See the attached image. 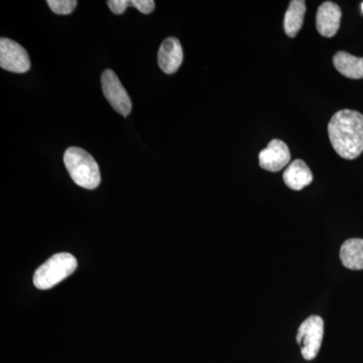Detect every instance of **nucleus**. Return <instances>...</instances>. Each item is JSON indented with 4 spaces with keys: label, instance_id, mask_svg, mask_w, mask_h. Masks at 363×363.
<instances>
[{
    "label": "nucleus",
    "instance_id": "ddd939ff",
    "mask_svg": "<svg viewBox=\"0 0 363 363\" xmlns=\"http://www.w3.org/2000/svg\"><path fill=\"white\" fill-rule=\"evenodd\" d=\"M306 13V2L303 0H292L289 9H286L284 28L286 35L295 38L302 28Z\"/></svg>",
    "mask_w": 363,
    "mask_h": 363
},
{
    "label": "nucleus",
    "instance_id": "7ed1b4c3",
    "mask_svg": "<svg viewBox=\"0 0 363 363\" xmlns=\"http://www.w3.org/2000/svg\"><path fill=\"white\" fill-rule=\"evenodd\" d=\"M77 267V259L70 253H57L35 271L33 285L39 290H49L71 276Z\"/></svg>",
    "mask_w": 363,
    "mask_h": 363
},
{
    "label": "nucleus",
    "instance_id": "20e7f679",
    "mask_svg": "<svg viewBox=\"0 0 363 363\" xmlns=\"http://www.w3.org/2000/svg\"><path fill=\"white\" fill-rule=\"evenodd\" d=\"M324 335L323 319L319 316L307 318L298 328L297 342L301 347V353L304 359H315L320 348Z\"/></svg>",
    "mask_w": 363,
    "mask_h": 363
},
{
    "label": "nucleus",
    "instance_id": "0eeeda50",
    "mask_svg": "<svg viewBox=\"0 0 363 363\" xmlns=\"http://www.w3.org/2000/svg\"><path fill=\"white\" fill-rule=\"evenodd\" d=\"M260 168L277 173L288 166L291 152L283 140H272L259 155Z\"/></svg>",
    "mask_w": 363,
    "mask_h": 363
},
{
    "label": "nucleus",
    "instance_id": "f257e3e1",
    "mask_svg": "<svg viewBox=\"0 0 363 363\" xmlns=\"http://www.w3.org/2000/svg\"><path fill=\"white\" fill-rule=\"evenodd\" d=\"M332 147L339 156L354 160L363 152V116L360 112L342 109L332 116L328 124Z\"/></svg>",
    "mask_w": 363,
    "mask_h": 363
},
{
    "label": "nucleus",
    "instance_id": "2eb2a0df",
    "mask_svg": "<svg viewBox=\"0 0 363 363\" xmlns=\"http://www.w3.org/2000/svg\"><path fill=\"white\" fill-rule=\"evenodd\" d=\"M131 6L143 14H150L154 11L156 4L152 0H131Z\"/></svg>",
    "mask_w": 363,
    "mask_h": 363
},
{
    "label": "nucleus",
    "instance_id": "dca6fc26",
    "mask_svg": "<svg viewBox=\"0 0 363 363\" xmlns=\"http://www.w3.org/2000/svg\"><path fill=\"white\" fill-rule=\"evenodd\" d=\"M107 6L114 14H123L128 7L131 6V0H109Z\"/></svg>",
    "mask_w": 363,
    "mask_h": 363
},
{
    "label": "nucleus",
    "instance_id": "1a4fd4ad",
    "mask_svg": "<svg viewBox=\"0 0 363 363\" xmlns=\"http://www.w3.org/2000/svg\"><path fill=\"white\" fill-rule=\"evenodd\" d=\"M184 52L180 40L176 38H168L160 47L157 62L164 73L172 75L176 73L183 63Z\"/></svg>",
    "mask_w": 363,
    "mask_h": 363
},
{
    "label": "nucleus",
    "instance_id": "f03ea898",
    "mask_svg": "<svg viewBox=\"0 0 363 363\" xmlns=\"http://www.w3.org/2000/svg\"><path fill=\"white\" fill-rule=\"evenodd\" d=\"M64 164L72 180L80 187L93 190L100 185L99 166L86 150L80 147H69L64 155Z\"/></svg>",
    "mask_w": 363,
    "mask_h": 363
},
{
    "label": "nucleus",
    "instance_id": "f3484780",
    "mask_svg": "<svg viewBox=\"0 0 363 363\" xmlns=\"http://www.w3.org/2000/svg\"><path fill=\"white\" fill-rule=\"evenodd\" d=\"M362 13H363V2L362 4Z\"/></svg>",
    "mask_w": 363,
    "mask_h": 363
},
{
    "label": "nucleus",
    "instance_id": "9b49d317",
    "mask_svg": "<svg viewBox=\"0 0 363 363\" xmlns=\"http://www.w3.org/2000/svg\"><path fill=\"white\" fill-rule=\"evenodd\" d=\"M333 64L336 70L344 77L363 79V58L352 56L347 52H337L333 57Z\"/></svg>",
    "mask_w": 363,
    "mask_h": 363
},
{
    "label": "nucleus",
    "instance_id": "9d476101",
    "mask_svg": "<svg viewBox=\"0 0 363 363\" xmlns=\"http://www.w3.org/2000/svg\"><path fill=\"white\" fill-rule=\"evenodd\" d=\"M283 179L289 188L294 191H301L312 183L313 174L303 160H295L286 169Z\"/></svg>",
    "mask_w": 363,
    "mask_h": 363
},
{
    "label": "nucleus",
    "instance_id": "4468645a",
    "mask_svg": "<svg viewBox=\"0 0 363 363\" xmlns=\"http://www.w3.org/2000/svg\"><path fill=\"white\" fill-rule=\"evenodd\" d=\"M47 4L52 13L67 16L75 11L78 2L76 0H48Z\"/></svg>",
    "mask_w": 363,
    "mask_h": 363
},
{
    "label": "nucleus",
    "instance_id": "6e6552de",
    "mask_svg": "<svg viewBox=\"0 0 363 363\" xmlns=\"http://www.w3.org/2000/svg\"><path fill=\"white\" fill-rule=\"evenodd\" d=\"M342 11L338 4L325 1L318 9L316 28L318 33L325 38H332L338 33L340 28Z\"/></svg>",
    "mask_w": 363,
    "mask_h": 363
},
{
    "label": "nucleus",
    "instance_id": "423d86ee",
    "mask_svg": "<svg viewBox=\"0 0 363 363\" xmlns=\"http://www.w3.org/2000/svg\"><path fill=\"white\" fill-rule=\"evenodd\" d=\"M0 67L13 73L23 74L30 71V61L25 48L13 40L0 39Z\"/></svg>",
    "mask_w": 363,
    "mask_h": 363
},
{
    "label": "nucleus",
    "instance_id": "39448f33",
    "mask_svg": "<svg viewBox=\"0 0 363 363\" xmlns=\"http://www.w3.org/2000/svg\"><path fill=\"white\" fill-rule=\"evenodd\" d=\"M101 85L104 96L114 111L124 117L128 116L133 108L130 95L124 89L116 74L111 69H107L102 74Z\"/></svg>",
    "mask_w": 363,
    "mask_h": 363
},
{
    "label": "nucleus",
    "instance_id": "f8f14e48",
    "mask_svg": "<svg viewBox=\"0 0 363 363\" xmlns=\"http://www.w3.org/2000/svg\"><path fill=\"white\" fill-rule=\"evenodd\" d=\"M343 266L353 271L363 269V240L350 238L343 243L340 250Z\"/></svg>",
    "mask_w": 363,
    "mask_h": 363
}]
</instances>
